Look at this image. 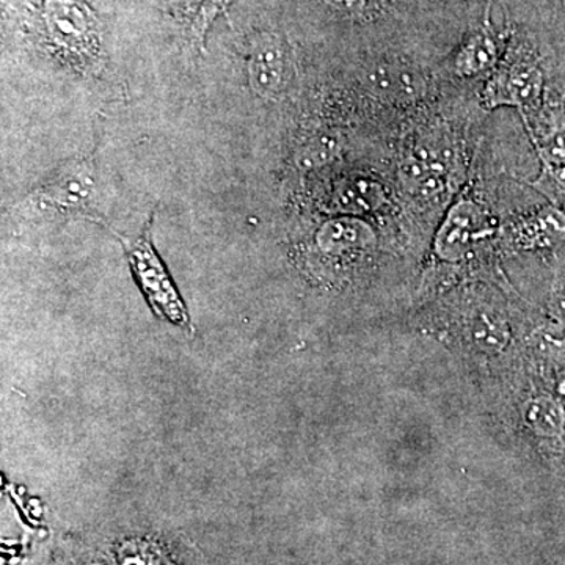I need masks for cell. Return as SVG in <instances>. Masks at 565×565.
Wrapping results in <instances>:
<instances>
[{
    "label": "cell",
    "instance_id": "1",
    "mask_svg": "<svg viewBox=\"0 0 565 565\" xmlns=\"http://www.w3.org/2000/svg\"><path fill=\"white\" fill-rule=\"evenodd\" d=\"M44 29L58 54L76 65L90 66L102 46L99 22L82 0H44Z\"/></svg>",
    "mask_w": 565,
    "mask_h": 565
},
{
    "label": "cell",
    "instance_id": "2",
    "mask_svg": "<svg viewBox=\"0 0 565 565\" xmlns=\"http://www.w3.org/2000/svg\"><path fill=\"white\" fill-rule=\"evenodd\" d=\"M151 222L152 218L137 239H128V237L120 236V234H118V237H120L126 255L131 262L137 281L140 282L141 289H143L145 296H147L151 307L154 308L156 313L174 323V326L189 329L191 319H189L188 310H185L180 294L174 288L172 278L169 277L161 259L152 248Z\"/></svg>",
    "mask_w": 565,
    "mask_h": 565
},
{
    "label": "cell",
    "instance_id": "3",
    "mask_svg": "<svg viewBox=\"0 0 565 565\" xmlns=\"http://www.w3.org/2000/svg\"><path fill=\"white\" fill-rule=\"evenodd\" d=\"M98 196V174L93 158L77 159L32 193L41 210L55 214H88Z\"/></svg>",
    "mask_w": 565,
    "mask_h": 565
},
{
    "label": "cell",
    "instance_id": "4",
    "mask_svg": "<svg viewBox=\"0 0 565 565\" xmlns=\"http://www.w3.org/2000/svg\"><path fill=\"white\" fill-rule=\"evenodd\" d=\"M292 79V61L288 46L275 33H259L248 54V81L263 98L281 96Z\"/></svg>",
    "mask_w": 565,
    "mask_h": 565
},
{
    "label": "cell",
    "instance_id": "5",
    "mask_svg": "<svg viewBox=\"0 0 565 565\" xmlns=\"http://www.w3.org/2000/svg\"><path fill=\"white\" fill-rule=\"evenodd\" d=\"M486 226V211L473 200H460L446 214L435 234V255L444 262H460L471 250L475 241L482 236Z\"/></svg>",
    "mask_w": 565,
    "mask_h": 565
},
{
    "label": "cell",
    "instance_id": "6",
    "mask_svg": "<svg viewBox=\"0 0 565 565\" xmlns=\"http://www.w3.org/2000/svg\"><path fill=\"white\" fill-rule=\"evenodd\" d=\"M544 90V77L537 66L515 63L498 71L487 82L484 103L489 109L512 106L520 110H533L539 106Z\"/></svg>",
    "mask_w": 565,
    "mask_h": 565
},
{
    "label": "cell",
    "instance_id": "7",
    "mask_svg": "<svg viewBox=\"0 0 565 565\" xmlns=\"http://www.w3.org/2000/svg\"><path fill=\"white\" fill-rule=\"evenodd\" d=\"M319 247L326 252L360 250L375 241L374 230L355 217H341L327 222L316 236Z\"/></svg>",
    "mask_w": 565,
    "mask_h": 565
},
{
    "label": "cell",
    "instance_id": "8",
    "mask_svg": "<svg viewBox=\"0 0 565 565\" xmlns=\"http://www.w3.org/2000/svg\"><path fill=\"white\" fill-rule=\"evenodd\" d=\"M526 426L539 437H561L565 427L563 404L552 396H537L527 401L523 407Z\"/></svg>",
    "mask_w": 565,
    "mask_h": 565
},
{
    "label": "cell",
    "instance_id": "9",
    "mask_svg": "<svg viewBox=\"0 0 565 565\" xmlns=\"http://www.w3.org/2000/svg\"><path fill=\"white\" fill-rule=\"evenodd\" d=\"M498 61V44L489 32H479L463 44L455 66L460 76H476L492 68Z\"/></svg>",
    "mask_w": 565,
    "mask_h": 565
},
{
    "label": "cell",
    "instance_id": "10",
    "mask_svg": "<svg viewBox=\"0 0 565 565\" xmlns=\"http://www.w3.org/2000/svg\"><path fill=\"white\" fill-rule=\"evenodd\" d=\"M385 200V189L379 182L371 180L348 182L334 195L337 206L348 214L373 212L384 206Z\"/></svg>",
    "mask_w": 565,
    "mask_h": 565
},
{
    "label": "cell",
    "instance_id": "11",
    "mask_svg": "<svg viewBox=\"0 0 565 565\" xmlns=\"http://www.w3.org/2000/svg\"><path fill=\"white\" fill-rule=\"evenodd\" d=\"M473 343L489 353L503 351L509 341L508 323L494 311L482 310L475 313L470 322Z\"/></svg>",
    "mask_w": 565,
    "mask_h": 565
},
{
    "label": "cell",
    "instance_id": "12",
    "mask_svg": "<svg viewBox=\"0 0 565 565\" xmlns=\"http://www.w3.org/2000/svg\"><path fill=\"white\" fill-rule=\"evenodd\" d=\"M522 233L539 245L559 243L565 237V212L559 207H546L525 222Z\"/></svg>",
    "mask_w": 565,
    "mask_h": 565
},
{
    "label": "cell",
    "instance_id": "13",
    "mask_svg": "<svg viewBox=\"0 0 565 565\" xmlns=\"http://www.w3.org/2000/svg\"><path fill=\"white\" fill-rule=\"evenodd\" d=\"M233 2L234 0H203L202 9L193 20V35L196 40H200V43L203 44L204 39H206L212 22L217 20L218 14L228 9Z\"/></svg>",
    "mask_w": 565,
    "mask_h": 565
},
{
    "label": "cell",
    "instance_id": "14",
    "mask_svg": "<svg viewBox=\"0 0 565 565\" xmlns=\"http://www.w3.org/2000/svg\"><path fill=\"white\" fill-rule=\"evenodd\" d=\"M121 565H167V561L152 545L132 544L121 550Z\"/></svg>",
    "mask_w": 565,
    "mask_h": 565
},
{
    "label": "cell",
    "instance_id": "15",
    "mask_svg": "<svg viewBox=\"0 0 565 565\" xmlns=\"http://www.w3.org/2000/svg\"><path fill=\"white\" fill-rule=\"evenodd\" d=\"M535 185H539L537 189L544 191L546 195L565 204V166H545L544 177L535 182Z\"/></svg>",
    "mask_w": 565,
    "mask_h": 565
},
{
    "label": "cell",
    "instance_id": "16",
    "mask_svg": "<svg viewBox=\"0 0 565 565\" xmlns=\"http://www.w3.org/2000/svg\"><path fill=\"white\" fill-rule=\"evenodd\" d=\"M541 158L545 166H565V128L557 129L542 143Z\"/></svg>",
    "mask_w": 565,
    "mask_h": 565
},
{
    "label": "cell",
    "instance_id": "17",
    "mask_svg": "<svg viewBox=\"0 0 565 565\" xmlns=\"http://www.w3.org/2000/svg\"><path fill=\"white\" fill-rule=\"evenodd\" d=\"M323 2L329 3L334 10L349 14H362L374 6V0H323Z\"/></svg>",
    "mask_w": 565,
    "mask_h": 565
},
{
    "label": "cell",
    "instance_id": "18",
    "mask_svg": "<svg viewBox=\"0 0 565 565\" xmlns=\"http://www.w3.org/2000/svg\"><path fill=\"white\" fill-rule=\"evenodd\" d=\"M167 2L174 11L184 14V17H192L193 20H195L203 6V0H167Z\"/></svg>",
    "mask_w": 565,
    "mask_h": 565
},
{
    "label": "cell",
    "instance_id": "19",
    "mask_svg": "<svg viewBox=\"0 0 565 565\" xmlns=\"http://www.w3.org/2000/svg\"><path fill=\"white\" fill-rule=\"evenodd\" d=\"M553 310H555L556 316H559V319L565 321V294H559V296L553 300Z\"/></svg>",
    "mask_w": 565,
    "mask_h": 565
}]
</instances>
